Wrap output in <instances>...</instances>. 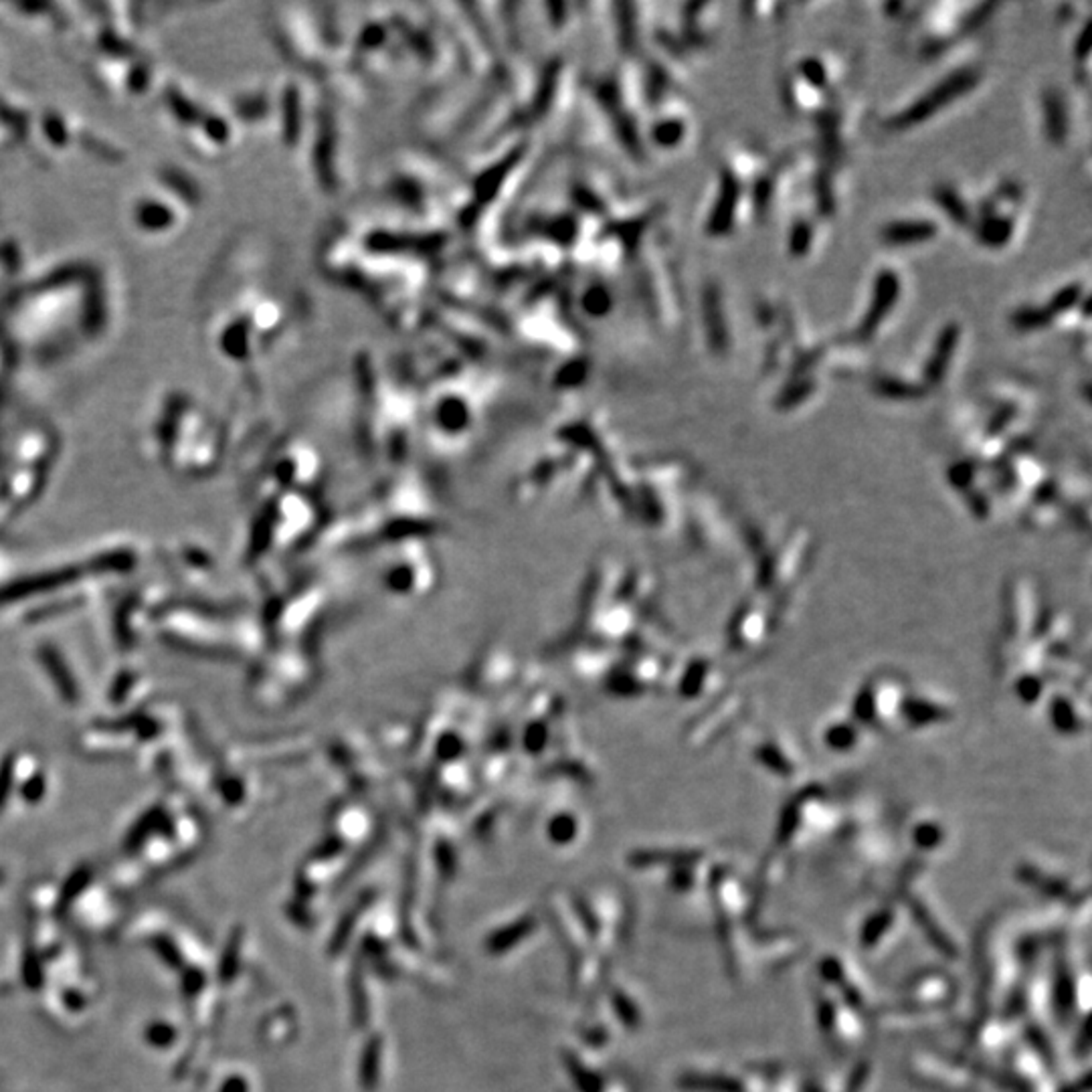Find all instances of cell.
Returning <instances> with one entry per match:
<instances>
[{"label":"cell","mask_w":1092,"mask_h":1092,"mask_svg":"<svg viewBox=\"0 0 1092 1092\" xmlns=\"http://www.w3.org/2000/svg\"><path fill=\"white\" fill-rule=\"evenodd\" d=\"M975 84H977L975 72L965 70V72L951 73L949 77L942 79L939 85L927 91L925 96H920V99H916L915 104H910L906 110L898 113V116H894L889 122V126L892 130H906L910 126H916V124H923L925 120L935 116L939 110H942L945 106H951L959 96L967 94V91H971L975 87Z\"/></svg>","instance_id":"1"},{"label":"cell","mask_w":1092,"mask_h":1092,"mask_svg":"<svg viewBox=\"0 0 1092 1092\" xmlns=\"http://www.w3.org/2000/svg\"><path fill=\"white\" fill-rule=\"evenodd\" d=\"M898 295H901V280L896 278V273L880 271L874 283L870 308L864 314L862 324L858 328L862 338H870L872 334H876V330L880 328V324L886 320V316L894 308Z\"/></svg>","instance_id":"2"},{"label":"cell","mask_w":1092,"mask_h":1092,"mask_svg":"<svg viewBox=\"0 0 1092 1092\" xmlns=\"http://www.w3.org/2000/svg\"><path fill=\"white\" fill-rule=\"evenodd\" d=\"M738 182L731 173H724L722 180H721V192H719V199L714 202V209L710 214V221H708V231L712 235H726L728 231L733 229V223H734V211H736V204H738Z\"/></svg>","instance_id":"3"},{"label":"cell","mask_w":1092,"mask_h":1092,"mask_svg":"<svg viewBox=\"0 0 1092 1092\" xmlns=\"http://www.w3.org/2000/svg\"><path fill=\"white\" fill-rule=\"evenodd\" d=\"M957 343H959V326L949 324V326L942 328V332L939 334L937 343H935V348H932V355L927 360V367H925L927 381L939 383L942 377H945V370L949 369V364L953 360Z\"/></svg>","instance_id":"4"},{"label":"cell","mask_w":1092,"mask_h":1092,"mask_svg":"<svg viewBox=\"0 0 1092 1092\" xmlns=\"http://www.w3.org/2000/svg\"><path fill=\"white\" fill-rule=\"evenodd\" d=\"M937 225L929 221H896L884 227L882 237L889 245H916L935 237Z\"/></svg>","instance_id":"5"},{"label":"cell","mask_w":1092,"mask_h":1092,"mask_svg":"<svg viewBox=\"0 0 1092 1092\" xmlns=\"http://www.w3.org/2000/svg\"><path fill=\"white\" fill-rule=\"evenodd\" d=\"M704 318H707L708 322V338H710V344L716 350H724L728 344V332H726V324H724V316H722V304L719 293L714 290L707 292V298H704Z\"/></svg>","instance_id":"6"},{"label":"cell","mask_w":1092,"mask_h":1092,"mask_svg":"<svg viewBox=\"0 0 1092 1092\" xmlns=\"http://www.w3.org/2000/svg\"><path fill=\"white\" fill-rule=\"evenodd\" d=\"M1044 111H1046V130H1048L1050 140L1062 142L1068 132V118L1066 108L1060 96L1048 94L1044 98Z\"/></svg>","instance_id":"7"},{"label":"cell","mask_w":1092,"mask_h":1092,"mask_svg":"<svg viewBox=\"0 0 1092 1092\" xmlns=\"http://www.w3.org/2000/svg\"><path fill=\"white\" fill-rule=\"evenodd\" d=\"M1011 223L1006 219H989L983 229H982V239L985 241V245H992V247H1001L1006 245V241H1009L1011 237Z\"/></svg>","instance_id":"8"},{"label":"cell","mask_w":1092,"mask_h":1092,"mask_svg":"<svg viewBox=\"0 0 1092 1092\" xmlns=\"http://www.w3.org/2000/svg\"><path fill=\"white\" fill-rule=\"evenodd\" d=\"M1052 320V314L1046 308H1023L1014 314V322L1020 330H1036L1042 326H1048Z\"/></svg>","instance_id":"9"},{"label":"cell","mask_w":1092,"mask_h":1092,"mask_svg":"<svg viewBox=\"0 0 1092 1092\" xmlns=\"http://www.w3.org/2000/svg\"><path fill=\"white\" fill-rule=\"evenodd\" d=\"M937 201L942 204L949 211L951 217L955 221H965L967 219V211H965V204L961 202V199L957 197V192L951 190V188H941L937 192Z\"/></svg>","instance_id":"10"},{"label":"cell","mask_w":1092,"mask_h":1092,"mask_svg":"<svg viewBox=\"0 0 1092 1092\" xmlns=\"http://www.w3.org/2000/svg\"><path fill=\"white\" fill-rule=\"evenodd\" d=\"M876 391H878L880 395H886V396H894V399L896 396H901L903 399V396L916 395L913 386H908L903 381H896V379H880L878 383H876Z\"/></svg>","instance_id":"11"},{"label":"cell","mask_w":1092,"mask_h":1092,"mask_svg":"<svg viewBox=\"0 0 1092 1092\" xmlns=\"http://www.w3.org/2000/svg\"><path fill=\"white\" fill-rule=\"evenodd\" d=\"M810 239H812L810 237V227H807V225H798V227H795L793 237H791L793 252L795 254H803L805 249L810 247Z\"/></svg>","instance_id":"12"},{"label":"cell","mask_w":1092,"mask_h":1092,"mask_svg":"<svg viewBox=\"0 0 1092 1092\" xmlns=\"http://www.w3.org/2000/svg\"><path fill=\"white\" fill-rule=\"evenodd\" d=\"M803 73L815 85H824V82H826L824 67H822V63H817V61H805L803 63Z\"/></svg>","instance_id":"13"}]
</instances>
